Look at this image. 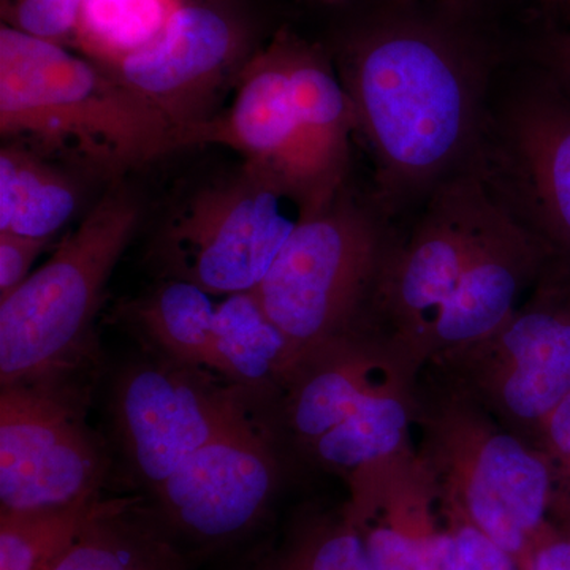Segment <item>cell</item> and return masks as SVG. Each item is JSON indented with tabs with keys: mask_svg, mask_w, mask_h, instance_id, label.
Returning <instances> with one entry per match:
<instances>
[{
	"mask_svg": "<svg viewBox=\"0 0 570 570\" xmlns=\"http://www.w3.org/2000/svg\"><path fill=\"white\" fill-rule=\"evenodd\" d=\"M288 67L317 212L344 189L355 116L332 59L291 31Z\"/></svg>",
	"mask_w": 570,
	"mask_h": 570,
	"instance_id": "ac0fdd59",
	"label": "cell"
},
{
	"mask_svg": "<svg viewBox=\"0 0 570 570\" xmlns=\"http://www.w3.org/2000/svg\"><path fill=\"white\" fill-rule=\"evenodd\" d=\"M138 216L132 195L110 190L47 264L0 298V387L88 366L94 318Z\"/></svg>",
	"mask_w": 570,
	"mask_h": 570,
	"instance_id": "5b68a950",
	"label": "cell"
},
{
	"mask_svg": "<svg viewBox=\"0 0 570 570\" xmlns=\"http://www.w3.org/2000/svg\"><path fill=\"white\" fill-rule=\"evenodd\" d=\"M539 2L547 3V6L561 7L568 3L569 0H539Z\"/></svg>",
	"mask_w": 570,
	"mask_h": 570,
	"instance_id": "1f68e13d",
	"label": "cell"
},
{
	"mask_svg": "<svg viewBox=\"0 0 570 570\" xmlns=\"http://www.w3.org/2000/svg\"><path fill=\"white\" fill-rule=\"evenodd\" d=\"M524 570H570V534L551 527L532 550Z\"/></svg>",
	"mask_w": 570,
	"mask_h": 570,
	"instance_id": "f546056e",
	"label": "cell"
},
{
	"mask_svg": "<svg viewBox=\"0 0 570 570\" xmlns=\"http://www.w3.org/2000/svg\"><path fill=\"white\" fill-rule=\"evenodd\" d=\"M156 355L127 367L112 417L127 463L156 490L197 450L253 414L254 390Z\"/></svg>",
	"mask_w": 570,
	"mask_h": 570,
	"instance_id": "7c38bea8",
	"label": "cell"
},
{
	"mask_svg": "<svg viewBox=\"0 0 570 570\" xmlns=\"http://www.w3.org/2000/svg\"><path fill=\"white\" fill-rule=\"evenodd\" d=\"M50 238L0 232V298L11 294L29 277L31 266Z\"/></svg>",
	"mask_w": 570,
	"mask_h": 570,
	"instance_id": "f1b7e54d",
	"label": "cell"
},
{
	"mask_svg": "<svg viewBox=\"0 0 570 570\" xmlns=\"http://www.w3.org/2000/svg\"><path fill=\"white\" fill-rule=\"evenodd\" d=\"M303 216L294 190L246 165L238 178L195 195L176 217L164 239L165 264L174 279L209 295L253 292Z\"/></svg>",
	"mask_w": 570,
	"mask_h": 570,
	"instance_id": "8fae6325",
	"label": "cell"
},
{
	"mask_svg": "<svg viewBox=\"0 0 570 570\" xmlns=\"http://www.w3.org/2000/svg\"><path fill=\"white\" fill-rule=\"evenodd\" d=\"M52 570H187V562L151 509L112 498Z\"/></svg>",
	"mask_w": 570,
	"mask_h": 570,
	"instance_id": "d6986e66",
	"label": "cell"
},
{
	"mask_svg": "<svg viewBox=\"0 0 570 570\" xmlns=\"http://www.w3.org/2000/svg\"><path fill=\"white\" fill-rule=\"evenodd\" d=\"M392 243L377 217L346 189L303 216L253 291L287 340L292 366L326 341L367 324Z\"/></svg>",
	"mask_w": 570,
	"mask_h": 570,
	"instance_id": "52a82bcc",
	"label": "cell"
},
{
	"mask_svg": "<svg viewBox=\"0 0 570 570\" xmlns=\"http://www.w3.org/2000/svg\"><path fill=\"white\" fill-rule=\"evenodd\" d=\"M179 0H85L73 40L94 61L112 66L164 31Z\"/></svg>",
	"mask_w": 570,
	"mask_h": 570,
	"instance_id": "d4e9b609",
	"label": "cell"
},
{
	"mask_svg": "<svg viewBox=\"0 0 570 570\" xmlns=\"http://www.w3.org/2000/svg\"><path fill=\"white\" fill-rule=\"evenodd\" d=\"M448 2H455V0H448Z\"/></svg>",
	"mask_w": 570,
	"mask_h": 570,
	"instance_id": "d6a6232c",
	"label": "cell"
},
{
	"mask_svg": "<svg viewBox=\"0 0 570 570\" xmlns=\"http://www.w3.org/2000/svg\"><path fill=\"white\" fill-rule=\"evenodd\" d=\"M475 171L494 202L570 264V80L532 56L499 67Z\"/></svg>",
	"mask_w": 570,
	"mask_h": 570,
	"instance_id": "8992f818",
	"label": "cell"
},
{
	"mask_svg": "<svg viewBox=\"0 0 570 570\" xmlns=\"http://www.w3.org/2000/svg\"><path fill=\"white\" fill-rule=\"evenodd\" d=\"M535 448L546 455L553 483L551 513L570 519V395L540 426Z\"/></svg>",
	"mask_w": 570,
	"mask_h": 570,
	"instance_id": "83f0119b",
	"label": "cell"
},
{
	"mask_svg": "<svg viewBox=\"0 0 570 570\" xmlns=\"http://www.w3.org/2000/svg\"><path fill=\"white\" fill-rule=\"evenodd\" d=\"M77 204V189L58 168L20 146L2 149L0 232L51 239Z\"/></svg>",
	"mask_w": 570,
	"mask_h": 570,
	"instance_id": "7402d4cb",
	"label": "cell"
},
{
	"mask_svg": "<svg viewBox=\"0 0 570 570\" xmlns=\"http://www.w3.org/2000/svg\"><path fill=\"white\" fill-rule=\"evenodd\" d=\"M85 0H2L6 24L66 45L73 40Z\"/></svg>",
	"mask_w": 570,
	"mask_h": 570,
	"instance_id": "484cf974",
	"label": "cell"
},
{
	"mask_svg": "<svg viewBox=\"0 0 570 570\" xmlns=\"http://www.w3.org/2000/svg\"><path fill=\"white\" fill-rule=\"evenodd\" d=\"M0 132L32 138L105 171L148 164L193 146L104 63L2 22Z\"/></svg>",
	"mask_w": 570,
	"mask_h": 570,
	"instance_id": "7a4b0ae2",
	"label": "cell"
},
{
	"mask_svg": "<svg viewBox=\"0 0 570 570\" xmlns=\"http://www.w3.org/2000/svg\"><path fill=\"white\" fill-rule=\"evenodd\" d=\"M346 485L344 510L374 570H453L441 491L414 442Z\"/></svg>",
	"mask_w": 570,
	"mask_h": 570,
	"instance_id": "9a60e30c",
	"label": "cell"
},
{
	"mask_svg": "<svg viewBox=\"0 0 570 570\" xmlns=\"http://www.w3.org/2000/svg\"><path fill=\"white\" fill-rule=\"evenodd\" d=\"M423 206L411 234L390 246L367 318L420 370L498 208L474 170L439 187Z\"/></svg>",
	"mask_w": 570,
	"mask_h": 570,
	"instance_id": "9c48e42d",
	"label": "cell"
},
{
	"mask_svg": "<svg viewBox=\"0 0 570 570\" xmlns=\"http://www.w3.org/2000/svg\"><path fill=\"white\" fill-rule=\"evenodd\" d=\"M414 444L441 498L524 570L532 550L553 527V483L546 455L430 367L420 373Z\"/></svg>",
	"mask_w": 570,
	"mask_h": 570,
	"instance_id": "277c9868",
	"label": "cell"
},
{
	"mask_svg": "<svg viewBox=\"0 0 570 570\" xmlns=\"http://www.w3.org/2000/svg\"><path fill=\"white\" fill-rule=\"evenodd\" d=\"M285 438L277 419L247 415L153 490L164 530L195 546H220L264 520L284 478Z\"/></svg>",
	"mask_w": 570,
	"mask_h": 570,
	"instance_id": "4fadbf2b",
	"label": "cell"
},
{
	"mask_svg": "<svg viewBox=\"0 0 570 570\" xmlns=\"http://www.w3.org/2000/svg\"><path fill=\"white\" fill-rule=\"evenodd\" d=\"M219 142L246 157L247 167L273 176L314 212L313 187L288 67V31L277 32L238 71L234 102L197 130L195 145Z\"/></svg>",
	"mask_w": 570,
	"mask_h": 570,
	"instance_id": "2e32d148",
	"label": "cell"
},
{
	"mask_svg": "<svg viewBox=\"0 0 570 570\" xmlns=\"http://www.w3.org/2000/svg\"><path fill=\"white\" fill-rule=\"evenodd\" d=\"M216 343L220 376L277 401L294 360L254 292L225 296L217 305Z\"/></svg>",
	"mask_w": 570,
	"mask_h": 570,
	"instance_id": "ffe728a7",
	"label": "cell"
},
{
	"mask_svg": "<svg viewBox=\"0 0 570 570\" xmlns=\"http://www.w3.org/2000/svg\"><path fill=\"white\" fill-rule=\"evenodd\" d=\"M246 47L245 28L232 11L208 0H179L157 39L105 67L187 130L195 145L197 130L213 119L214 96L243 62Z\"/></svg>",
	"mask_w": 570,
	"mask_h": 570,
	"instance_id": "5bb4252c",
	"label": "cell"
},
{
	"mask_svg": "<svg viewBox=\"0 0 570 570\" xmlns=\"http://www.w3.org/2000/svg\"><path fill=\"white\" fill-rule=\"evenodd\" d=\"M453 540V570H521L508 550L498 546L455 505L441 498Z\"/></svg>",
	"mask_w": 570,
	"mask_h": 570,
	"instance_id": "4316f807",
	"label": "cell"
},
{
	"mask_svg": "<svg viewBox=\"0 0 570 570\" xmlns=\"http://www.w3.org/2000/svg\"><path fill=\"white\" fill-rule=\"evenodd\" d=\"M475 0H387L340 43V78L376 167L379 205H425L478 157L501 55Z\"/></svg>",
	"mask_w": 570,
	"mask_h": 570,
	"instance_id": "6da1fadb",
	"label": "cell"
},
{
	"mask_svg": "<svg viewBox=\"0 0 570 570\" xmlns=\"http://www.w3.org/2000/svg\"><path fill=\"white\" fill-rule=\"evenodd\" d=\"M425 367L535 445L542 423L570 395V264L551 257L504 324Z\"/></svg>",
	"mask_w": 570,
	"mask_h": 570,
	"instance_id": "ba28073f",
	"label": "cell"
},
{
	"mask_svg": "<svg viewBox=\"0 0 570 570\" xmlns=\"http://www.w3.org/2000/svg\"><path fill=\"white\" fill-rule=\"evenodd\" d=\"M497 206L478 253L434 326L428 363L504 324L551 258L523 225Z\"/></svg>",
	"mask_w": 570,
	"mask_h": 570,
	"instance_id": "e0dca14e",
	"label": "cell"
},
{
	"mask_svg": "<svg viewBox=\"0 0 570 570\" xmlns=\"http://www.w3.org/2000/svg\"><path fill=\"white\" fill-rule=\"evenodd\" d=\"M81 371L0 392V510L62 508L100 497L107 459L86 422Z\"/></svg>",
	"mask_w": 570,
	"mask_h": 570,
	"instance_id": "30bf717a",
	"label": "cell"
},
{
	"mask_svg": "<svg viewBox=\"0 0 570 570\" xmlns=\"http://www.w3.org/2000/svg\"><path fill=\"white\" fill-rule=\"evenodd\" d=\"M212 296L197 285L171 279L138 303L135 321L157 355L220 376Z\"/></svg>",
	"mask_w": 570,
	"mask_h": 570,
	"instance_id": "44dd1931",
	"label": "cell"
},
{
	"mask_svg": "<svg viewBox=\"0 0 570 570\" xmlns=\"http://www.w3.org/2000/svg\"><path fill=\"white\" fill-rule=\"evenodd\" d=\"M108 499L62 508L0 510V570H52Z\"/></svg>",
	"mask_w": 570,
	"mask_h": 570,
	"instance_id": "cb8c5ba5",
	"label": "cell"
},
{
	"mask_svg": "<svg viewBox=\"0 0 570 570\" xmlns=\"http://www.w3.org/2000/svg\"><path fill=\"white\" fill-rule=\"evenodd\" d=\"M246 570H374L344 505H307Z\"/></svg>",
	"mask_w": 570,
	"mask_h": 570,
	"instance_id": "603a6c76",
	"label": "cell"
},
{
	"mask_svg": "<svg viewBox=\"0 0 570 570\" xmlns=\"http://www.w3.org/2000/svg\"><path fill=\"white\" fill-rule=\"evenodd\" d=\"M422 370L371 325L296 360L281 385L285 441L346 482L414 442Z\"/></svg>",
	"mask_w": 570,
	"mask_h": 570,
	"instance_id": "3957f363",
	"label": "cell"
},
{
	"mask_svg": "<svg viewBox=\"0 0 570 570\" xmlns=\"http://www.w3.org/2000/svg\"><path fill=\"white\" fill-rule=\"evenodd\" d=\"M564 9L570 11V0L564 3ZM534 58L539 59L551 69L560 71L570 80V18L564 28L550 32L534 51Z\"/></svg>",
	"mask_w": 570,
	"mask_h": 570,
	"instance_id": "4dcf8cb0",
	"label": "cell"
}]
</instances>
